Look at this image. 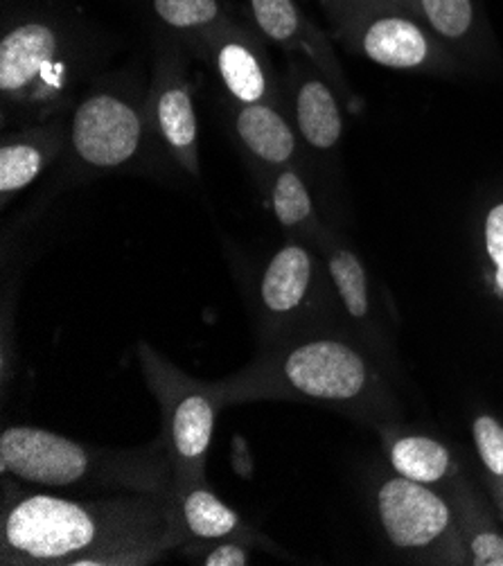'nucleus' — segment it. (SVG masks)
Segmentation results:
<instances>
[{"label": "nucleus", "instance_id": "obj_22", "mask_svg": "<svg viewBox=\"0 0 503 566\" xmlns=\"http://www.w3.org/2000/svg\"><path fill=\"white\" fill-rule=\"evenodd\" d=\"M476 454L483 468L503 481V424L492 416H479L472 427Z\"/></svg>", "mask_w": 503, "mask_h": 566}, {"label": "nucleus", "instance_id": "obj_21", "mask_svg": "<svg viewBox=\"0 0 503 566\" xmlns=\"http://www.w3.org/2000/svg\"><path fill=\"white\" fill-rule=\"evenodd\" d=\"M151 10L160 25L190 45L233 21L223 0H151Z\"/></svg>", "mask_w": 503, "mask_h": 566}, {"label": "nucleus", "instance_id": "obj_4", "mask_svg": "<svg viewBox=\"0 0 503 566\" xmlns=\"http://www.w3.org/2000/svg\"><path fill=\"white\" fill-rule=\"evenodd\" d=\"M82 43L52 17L8 21L0 36V95L6 118L43 123L57 118L75 97L82 77Z\"/></svg>", "mask_w": 503, "mask_h": 566}, {"label": "nucleus", "instance_id": "obj_14", "mask_svg": "<svg viewBox=\"0 0 503 566\" xmlns=\"http://www.w3.org/2000/svg\"><path fill=\"white\" fill-rule=\"evenodd\" d=\"M290 102L292 123L301 140L316 154L337 149L344 136V111L337 88L301 56L290 60Z\"/></svg>", "mask_w": 503, "mask_h": 566}, {"label": "nucleus", "instance_id": "obj_3", "mask_svg": "<svg viewBox=\"0 0 503 566\" xmlns=\"http://www.w3.org/2000/svg\"><path fill=\"white\" fill-rule=\"evenodd\" d=\"M373 381L370 364L344 338L298 332L266 344L217 390L221 409L258 400L348 407L361 402Z\"/></svg>", "mask_w": 503, "mask_h": 566}, {"label": "nucleus", "instance_id": "obj_13", "mask_svg": "<svg viewBox=\"0 0 503 566\" xmlns=\"http://www.w3.org/2000/svg\"><path fill=\"white\" fill-rule=\"evenodd\" d=\"M233 136L264 186H269L277 169L298 167L301 136L283 113V106H233Z\"/></svg>", "mask_w": 503, "mask_h": 566}, {"label": "nucleus", "instance_id": "obj_5", "mask_svg": "<svg viewBox=\"0 0 503 566\" xmlns=\"http://www.w3.org/2000/svg\"><path fill=\"white\" fill-rule=\"evenodd\" d=\"M138 364L160 409V438L170 454L177 488L206 483V459L221 411L217 381L186 375L147 342L138 344Z\"/></svg>", "mask_w": 503, "mask_h": 566}, {"label": "nucleus", "instance_id": "obj_24", "mask_svg": "<svg viewBox=\"0 0 503 566\" xmlns=\"http://www.w3.org/2000/svg\"><path fill=\"white\" fill-rule=\"evenodd\" d=\"M470 564L476 566H503V537L492 528L472 533L468 537Z\"/></svg>", "mask_w": 503, "mask_h": 566}, {"label": "nucleus", "instance_id": "obj_15", "mask_svg": "<svg viewBox=\"0 0 503 566\" xmlns=\"http://www.w3.org/2000/svg\"><path fill=\"white\" fill-rule=\"evenodd\" d=\"M69 125L60 118L32 123L19 132H8L0 145V199L3 206L14 195L30 188L66 149Z\"/></svg>", "mask_w": 503, "mask_h": 566}, {"label": "nucleus", "instance_id": "obj_19", "mask_svg": "<svg viewBox=\"0 0 503 566\" xmlns=\"http://www.w3.org/2000/svg\"><path fill=\"white\" fill-rule=\"evenodd\" d=\"M318 244L325 253L327 275L332 280L334 290H337L346 312L355 321L366 318L370 312V298H368V275L361 260L357 258V253L339 244V240L329 235L327 231L318 238Z\"/></svg>", "mask_w": 503, "mask_h": 566}, {"label": "nucleus", "instance_id": "obj_10", "mask_svg": "<svg viewBox=\"0 0 503 566\" xmlns=\"http://www.w3.org/2000/svg\"><path fill=\"white\" fill-rule=\"evenodd\" d=\"M318 285V264L307 244L294 240L277 249L258 282V310L271 342L303 332V316Z\"/></svg>", "mask_w": 503, "mask_h": 566}, {"label": "nucleus", "instance_id": "obj_20", "mask_svg": "<svg viewBox=\"0 0 503 566\" xmlns=\"http://www.w3.org/2000/svg\"><path fill=\"white\" fill-rule=\"evenodd\" d=\"M388 459L400 476L433 485L452 472V454L429 436H400L388 447Z\"/></svg>", "mask_w": 503, "mask_h": 566}, {"label": "nucleus", "instance_id": "obj_11", "mask_svg": "<svg viewBox=\"0 0 503 566\" xmlns=\"http://www.w3.org/2000/svg\"><path fill=\"white\" fill-rule=\"evenodd\" d=\"M377 515L386 539L400 551H429L454 533L452 505L400 474L377 490Z\"/></svg>", "mask_w": 503, "mask_h": 566}, {"label": "nucleus", "instance_id": "obj_1", "mask_svg": "<svg viewBox=\"0 0 503 566\" xmlns=\"http://www.w3.org/2000/svg\"><path fill=\"white\" fill-rule=\"evenodd\" d=\"M184 546L172 499L23 492L3 476L0 559L6 566H134Z\"/></svg>", "mask_w": 503, "mask_h": 566}, {"label": "nucleus", "instance_id": "obj_17", "mask_svg": "<svg viewBox=\"0 0 503 566\" xmlns=\"http://www.w3.org/2000/svg\"><path fill=\"white\" fill-rule=\"evenodd\" d=\"M411 10L457 60H483L494 36L481 0H413Z\"/></svg>", "mask_w": 503, "mask_h": 566}, {"label": "nucleus", "instance_id": "obj_6", "mask_svg": "<svg viewBox=\"0 0 503 566\" xmlns=\"http://www.w3.org/2000/svg\"><path fill=\"white\" fill-rule=\"evenodd\" d=\"M151 134L147 97L114 86L88 91L71 113L66 151L82 172L108 175L140 158Z\"/></svg>", "mask_w": 503, "mask_h": 566}, {"label": "nucleus", "instance_id": "obj_2", "mask_svg": "<svg viewBox=\"0 0 503 566\" xmlns=\"http://www.w3.org/2000/svg\"><path fill=\"white\" fill-rule=\"evenodd\" d=\"M0 472L30 488L82 496L151 494L172 499L177 479L163 438L140 449H104L39 427L0 433Z\"/></svg>", "mask_w": 503, "mask_h": 566}, {"label": "nucleus", "instance_id": "obj_12", "mask_svg": "<svg viewBox=\"0 0 503 566\" xmlns=\"http://www.w3.org/2000/svg\"><path fill=\"white\" fill-rule=\"evenodd\" d=\"M247 6L251 25L264 41L281 45L290 54L312 64L350 102V106H355L337 52L327 34L303 12L298 0H247Z\"/></svg>", "mask_w": 503, "mask_h": 566}, {"label": "nucleus", "instance_id": "obj_16", "mask_svg": "<svg viewBox=\"0 0 503 566\" xmlns=\"http://www.w3.org/2000/svg\"><path fill=\"white\" fill-rule=\"evenodd\" d=\"M172 511L184 544H210L223 539H242L247 544L266 546L264 539L247 526L231 505L223 503L208 483L181 485L175 490Z\"/></svg>", "mask_w": 503, "mask_h": 566}, {"label": "nucleus", "instance_id": "obj_26", "mask_svg": "<svg viewBox=\"0 0 503 566\" xmlns=\"http://www.w3.org/2000/svg\"><path fill=\"white\" fill-rule=\"evenodd\" d=\"M327 17L339 14L348 8H359V6H396V8H407L411 10L413 0H321Z\"/></svg>", "mask_w": 503, "mask_h": 566}, {"label": "nucleus", "instance_id": "obj_23", "mask_svg": "<svg viewBox=\"0 0 503 566\" xmlns=\"http://www.w3.org/2000/svg\"><path fill=\"white\" fill-rule=\"evenodd\" d=\"M485 253L494 266V287L503 296V201L492 206L483 221Z\"/></svg>", "mask_w": 503, "mask_h": 566}, {"label": "nucleus", "instance_id": "obj_18", "mask_svg": "<svg viewBox=\"0 0 503 566\" xmlns=\"http://www.w3.org/2000/svg\"><path fill=\"white\" fill-rule=\"evenodd\" d=\"M269 206L283 229L316 240L325 233L321 219L314 212V201L298 167L277 169L266 186Z\"/></svg>", "mask_w": 503, "mask_h": 566}, {"label": "nucleus", "instance_id": "obj_25", "mask_svg": "<svg viewBox=\"0 0 503 566\" xmlns=\"http://www.w3.org/2000/svg\"><path fill=\"white\" fill-rule=\"evenodd\" d=\"M251 544L242 539H223L206 551L197 564L203 566H249L251 564Z\"/></svg>", "mask_w": 503, "mask_h": 566}, {"label": "nucleus", "instance_id": "obj_8", "mask_svg": "<svg viewBox=\"0 0 503 566\" xmlns=\"http://www.w3.org/2000/svg\"><path fill=\"white\" fill-rule=\"evenodd\" d=\"M147 116L151 134L172 156V160L199 177V120L188 77L184 41L172 36L156 48L151 84L147 91Z\"/></svg>", "mask_w": 503, "mask_h": 566}, {"label": "nucleus", "instance_id": "obj_9", "mask_svg": "<svg viewBox=\"0 0 503 566\" xmlns=\"http://www.w3.org/2000/svg\"><path fill=\"white\" fill-rule=\"evenodd\" d=\"M192 50L210 66L221 88L233 99V106H283L285 99L281 97L273 64L255 30L229 21L199 39Z\"/></svg>", "mask_w": 503, "mask_h": 566}, {"label": "nucleus", "instance_id": "obj_7", "mask_svg": "<svg viewBox=\"0 0 503 566\" xmlns=\"http://www.w3.org/2000/svg\"><path fill=\"white\" fill-rule=\"evenodd\" d=\"M337 39L364 60L394 71L452 73L457 56L407 8L359 6L329 17Z\"/></svg>", "mask_w": 503, "mask_h": 566}]
</instances>
